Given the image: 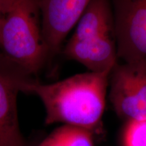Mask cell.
I'll use <instances>...</instances> for the list:
<instances>
[{
    "label": "cell",
    "mask_w": 146,
    "mask_h": 146,
    "mask_svg": "<svg viewBox=\"0 0 146 146\" xmlns=\"http://www.w3.org/2000/svg\"><path fill=\"white\" fill-rule=\"evenodd\" d=\"M30 79V74L0 55V146H28L20 129L17 96Z\"/></svg>",
    "instance_id": "5"
},
{
    "label": "cell",
    "mask_w": 146,
    "mask_h": 146,
    "mask_svg": "<svg viewBox=\"0 0 146 146\" xmlns=\"http://www.w3.org/2000/svg\"><path fill=\"white\" fill-rule=\"evenodd\" d=\"M91 0H39L41 27L49 56L61 50Z\"/></svg>",
    "instance_id": "6"
},
{
    "label": "cell",
    "mask_w": 146,
    "mask_h": 146,
    "mask_svg": "<svg viewBox=\"0 0 146 146\" xmlns=\"http://www.w3.org/2000/svg\"><path fill=\"white\" fill-rule=\"evenodd\" d=\"M70 39L89 43L116 39L110 0H91L76 24Z\"/></svg>",
    "instance_id": "7"
},
{
    "label": "cell",
    "mask_w": 146,
    "mask_h": 146,
    "mask_svg": "<svg viewBox=\"0 0 146 146\" xmlns=\"http://www.w3.org/2000/svg\"><path fill=\"white\" fill-rule=\"evenodd\" d=\"M109 98L127 121L146 119V65L117 64L110 76Z\"/></svg>",
    "instance_id": "4"
},
{
    "label": "cell",
    "mask_w": 146,
    "mask_h": 146,
    "mask_svg": "<svg viewBox=\"0 0 146 146\" xmlns=\"http://www.w3.org/2000/svg\"><path fill=\"white\" fill-rule=\"evenodd\" d=\"M40 14L39 0H8L0 26L3 55L30 75L48 58Z\"/></svg>",
    "instance_id": "2"
},
{
    "label": "cell",
    "mask_w": 146,
    "mask_h": 146,
    "mask_svg": "<svg viewBox=\"0 0 146 146\" xmlns=\"http://www.w3.org/2000/svg\"><path fill=\"white\" fill-rule=\"evenodd\" d=\"M123 144L124 146H146V119L127 121Z\"/></svg>",
    "instance_id": "9"
},
{
    "label": "cell",
    "mask_w": 146,
    "mask_h": 146,
    "mask_svg": "<svg viewBox=\"0 0 146 146\" xmlns=\"http://www.w3.org/2000/svg\"><path fill=\"white\" fill-rule=\"evenodd\" d=\"M38 146H63L57 131H54Z\"/></svg>",
    "instance_id": "10"
},
{
    "label": "cell",
    "mask_w": 146,
    "mask_h": 146,
    "mask_svg": "<svg viewBox=\"0 0 146 146\" xmlns=\"http://www.w3.org/2000/svg\"><path fill=\"white\" fill-rule=\"evenodd\" d=\"M8 1V0H0V26H1L3 18L4 17Z\"/></svg>",
    "instance_id": "11"
},
{
    "label": "cell",
    "mask_w": 146,
    "mask_h": 146,
    "mask_svg": "<svg viewBox=\"0 0 146 146\" xmlns=\"http://www.w3.org/2000/svg\"><path fill=\"white\" fill-rule=\"evenodd\" d=\"M56 131L63 146H94L93 132L87 129L63 125Z\"/></svg>",
    "instance_id": "8"
},
{
    "label": "cell",
    "mask_w": 146,
    "mask_h": 146,
    "mask_svg": "<svg viewBox=\"0 0 146 146\" xmlns=\"http://www.w3.org/2000/svg\"><path fill=\"white\" fill-rule=\"evenodd\" d=\"M118 59L146 65V0H110Z\"/></svg>",
    "instance_id": "3"
},
{
    "label": "cell",
    "mask_w": 146,
    "mask_h": 146,
    "mask_svg": "<svg viewBox=\"0 0 146 146\" xmlns=\"http://www.w3.org/2000/svg\"><path fill=\"white\" fill-rule=\"evenodd\" d=\"M111 72L81 73L51 84L32 78L22 92L35 95L45 110V124L62 123L93 132L100 125Z\"/></svg>",
    "instance_id": "1"
}]
</instances>
